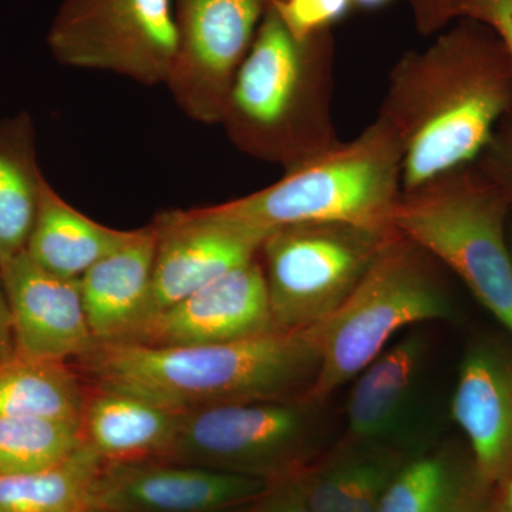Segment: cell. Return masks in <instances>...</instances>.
<instances>
[{
	"mask_svg": "<svg viewBox=\"0 0 512 512\" xmlns=\"http://www.w3.org/2000/svg\"><path fill=\"white\" fill-rule=\"evenodd\" d=\"M396 232L309 222L272 231L259 249L272 319L278 330L309 328L352 295L384 242Z\"/></svg>",
	"mask_w": 512,
	"mask_h": 512,
	"instance_id": "8",
	"label": "cell"
},
{
	"mask_svg": "<svg viewBox=\"0 0 512 512\" xmlns=\"http://www.w3.org/2000/svg\"><path fill=\"white\" fill-rule=\"evenodd\" d=\"M266 0H174L178 55L167 86L190 119L220 124Z\"/></svg>",
	"mask_w": 512,
	"mask_h": 512,
	"instance_id": "10",
	"label": "cell"
},
{
	"mask_svg": "<svg viewBox=\"0 0 512 512\" xmlns=\"http://www.w3.org/2000/svg\"><path fill=\"white\" fill-rule=\"evenodd\" d=\"M451 18L471 20L494 33L512 64V0H419L424 29L439 28Z\"/></svg>",
	"mask_w": 512,
	"mask_h": 512,
	"instance_id": "26",
	"label": "cell"
},
{
	"mask_svg": "<svg viewBox=\"0 0 512 512\" xmlns=\"http://www.w3.org/2000/svg\"><path fill=\"white\" fill-rule=\"evenodd\" d=\"M332 100L328 32L295 39L266 0L222 110L220 124L229 140L256 160L291 170L342 143Z\"/></svg>",
	"mask_w": 512,
	"mask_h": 512,
	"instance_id": "3",
	"label": "cell"
},
{
	"mask_svg": "<svg viewBox=\"0 0 512 512\" xmlns=\"http://www.w3.org/2000/svg\"><path fill=\"white\" fill-rule=\"evenodd\" d=\"M319 407L299 397L184 413L160 460L241 474L269 484L296 476L315 463Z\"/></svg>",
	"mask_w": 512,
	"mask_h": 512,
	"instance_id": "7",
	"label": "cell"
},
{
	"mask_svg": "<svg viewBox=\"0 0 512 512\" xmlns=\"http://www.w3.org/2000/svg\"><path fill=\"white\" fill-rule=\"evenodd\" d=\"M433 261L396 229L352 295L323 320L318 376L302 399L322 406L387 349L400 330L453 315Z\"/></svg>",
	"mask_w": 512,
	"mask_h": 512,
	"instance_id": "6",
	"label": "cell"
},
{
	"mask_svg": "<svg viewBox=\"0 0 512 512\" xmlns=\"http://www.w3.org/2000/svg\"><path fill=\"white\" fill-rule=\"evenodd\" d=\"M89 512H111V511L103 510V508L94 507L93 510H90Z\"/></svg>",
	"mask_w": 512,
	"mask_h": 512,
	"instance_id": "33",
	"label": "cell"
},
{
	"mask_svg": "<svg viewBox=\"0 0 512 512\" xmlns=\"http://www.w3.org/2000/svg\"><path fill=\"white\" fill-rule=\"evenodd\" d=\"M156 251L157 232L150 224L79 279L84 311L97 342H123L144 322Z\"/></svg>",
	"mask_w": 512,
	"mask_h": 512,
	"instance_id": "17",
	"label": "cell"
},
{
	"mask_svg": "<svg viewBox=\"0 0 512 512\" xmlns=\"http://www.w3.org/2000/svg\"><path fill=\"white\" fill-rule=\"evenodd\" d=\"M18 353L16 348L15 328L10 313L8 298L0 279V366L9 362Z\"/></svg>",
	"mask_w": 512,
	"mask_h": 512,
	"instance_id": "30",
	"label": "cell"
},
{
	"mask_svg": "<svg viewBox=\"0 0 512 512\" xmlns=\"http://www.w3.org/2000/svg\"><path fill=\"white\" fill-rule=\"evenodd\" d=\"M278 330L259 255L144 322L123 342L194 346L235 342Z\"/></svg>",
	"mask_w": 512,
	"mask_h": 512,
	"instance_id": "13",
	"label": "cell"
},
{
	"mask_svg": "<svg viewBox=\"0 0 512 512\" xmlns=\"http://www.w3.org/2000/svg\"><path fill=\"white\" fill-rule=\"evenodd\" d=\"M47 46L64 66L167 84L178 55L174 0H64Z\"/></svg>",
	"mask_w": 512,
	"mask_h": 512,
	"instance_id": "9",
	"label": "cell"
},
{
	"mask_svg": "<svg viewBox=\"0 0 512 512\" xmlns=\"http://www.w3.org/2000/svg\"><path fill=\"white\" fill-rule=\"evenodd\" d=\"M356 5L362 6V8L366 9H376L380 8V6L386 5L390 0H352Z\"/></svg>",
	"mask_w": 512,
	"mask_h": 512,
	"instance_id": "32",
	"label": "cell"
},
{
	"mask_svg": "<svg viewBox=\"0 0 512 512\" xmlns=\"http://www.w3.org/2000/svg\"><path fill=\"white\" fill-rule=\"evenodd\" d=\"M183 414L134 394L94 386L84 397L83 444L103 463L161 458L173 441Z\"/></svg>",
	"mask_w": 512,
	"mask_h": 512,
	"instance_id": "18",
	"label": "cell"
},
{
	"mask_svg": "<svg viewBox=\"0 0 512 512\" xmlns=\"http://www.w3.org/2000/svg\"><path fill=\"white\" fill-rule=\"evenodd\" d=\"M322 332L320 322L214 345L99 343L79 360L96 386L184 414L305 396L318 376Z\"/></svg>",
	"mask_w": 512,
	"mask_h": 512,
	"instance_id": "2",
	"label": "cell"
},
{
	"mask_svg": "<svg viewBox=\"0 0 512 512\" xmlns=\"http://www.w3.org/2000/svg\"><path fill=\"white\" fill-rule=\"evenodd\" d=\"M303 473L269 484L242 512H312Z\"/></svg>",
	"mask_w": 512,
	"mask_h": 512,
	"instance_id": "29",
	"label": "cell"
},
{
	"mask_svg": "<svg viewBox=\"0 0 512 512\" xmlns=\"http://www.w3.org/2000/svg\"><path fill=\"white\" fill-rule=\"evenodd\" d=\"M494 491L471 454L437 448L407 458L375 512H493Z\"/></svg>",
	"mask_w": 512,
	"mask_h": 512,
	"instance_id": "19",
	"label": "cell"
},
{
	"mask_svg": "<svg viewBox=\"0 0 512 512\" xmlns=\"http://www.w3.org/2000/svg\"><path fill=\"white\" fill-rule=\"evenodd\" d=\"M295 39L308 40L328 32L345 18L352 0H268Z\"/></svg>",
	"mask_w": 512,
	"mask_h": 512,
	"instance_id": "27",
	"label": "cell"
},
{
	"mask_svg": "<svg viewBox=\"0 0 512 512\" xmlns=\"http://www.w3.org/2000/svg\"><path fill=\"white\" fill-rule=\"evenodd\" d=\"M137 231H120L90 220L45 180L25 252L50 274L80 279L94 264L128 244Z\"/></svg>",
	"mask_w": 512,
	"mask_h": 512,
	"instance_id": "20",
	"label": "cell"
},
{
	"mask_svg": "<svg viewBox=\"0 0 512 512\" xmlns=\"http://www.w3.org/2000/svg\"><path fill=\"white\" fill-rule=\"evenodd\" d=\"M101 467L83 446L57 466L0 477V512H89Z\"/></svg>",
	"mask_w": 512,
	"mask_h": 512,
	"instance_id": "24",
	"label": "cell"
},
{
	"mask_svg": "<svg viewBox=\"0 0 512 512\" xmlns=\"http://www.w3.org/2000/svg\"><path fill=\"white\" fill-rule=\"evenodd\" d=\"M242 511H244V510H241V511H238V512H242Z\"/></svg>",
	"mask_w": 512,
	"mask_h": 512,
	"instance_id": "34",
	"label": "cell"
},
{
	"mask_svg": "<svg viewBox=\"0 0 512 512\" xmlns=\"http://www.w3.org/2000/svg\"><path fill=\"white\" fill-rule=\"evenodd\" d=\"M402 173V147L392 128L376 117L355 140L286 170L264 190L205 208L221 220L266 235L309 222L390 231Z\"/></svg>",
	"mask_w": 512,
	"mask_h": 512,
	"instance_id": "4",
	"label": "cell"
},
{
	"mask_svg": "<svg viewBox=\"0 0 512 512\" xmlns=\"http://www.w3.org/2000/svg\"><path fill=\"white\" fill-rule=\"evenodd\" d=\"M424 356L423 335L409 333L359 373L346 407V443L400 450L394 441L410 414Z\"/></svg>",
	"mask_w": 512,
	"mask_h": 512,
	"instance_id": "16",
	"label": "cell"
},
{
	"mask_svg": "<svg viewBox=\"0 0 512 512\" xmlns=\"http://www.w3.org/2000/svg\"><path fill=\"white\" fill-rule=\"evenodd\" d=\"M451 416L466 434L485 483L497 488L512 471V352L493 342L471 346L451 397Z\"/></svg>",
	"mask_w": 512,
	"mask_h": 512,
	"instance_id": "15",
	"label": "cell"
},
{
	"mask_svg": "<svg viewBox=\"0 0 512 512\" xmlns=\"http://www.w3.org/2000/svg\"><path fill=\"white\" fill-rule=\"evenodd\" d=\"M83 446L79 421L0 419V477L57 466Z\"/></svg>",
	"mask_w": 512,
	"mask_h": 512,
	"instance_id": "25",
	"label": "cell"
},
{
	"mask_svg": "<svg viewBox=\"0 0 512 512\" xmlns=\"http://www.w3.org/2000/svg\"><path fill=\"white\" fill-rule=\"evenodd\" d=\"M510 111L512 64L483 25L466 20L407 53L377 114L402 147V191L473 164Z\"/></svg>",
	"mask_w": 512,
	"mask_h": 512,
	"instance_id": "1",
	"label": "cell"
},
{
	"mask_svg": "<svg viewBox=\"0 0 512 512\" xmlns=\"http://www.w3.org/2000/svg\"><path fill=\"white\" fill-rule=\"evenodd\" d=\"M153 225L156 262L144 322L256 258L268 237L221 220L204 207L164 212Z\"/></svg>",
	"mask_w": 512,
	"mask_h": 512,
	"instance_id": "11",
	"label": "cell"
},
{
	"mask_svg": "<svg viewBox=\"0 0 512 512\" xmlns=\"http://www.w3.org/2000/svg\"><path fill=\"white\" fill-rule=\"evenodd\" d=\"M45 180L29 114L0 120V265L25 251Z\"/></svg>",
	"mask_w": 512,
	"mask_h": 512,
	"instance_id": "22",
	"label": "cell"
},
{
	"mask_svg": "<svg viewBox=\"0 0 512 512\" xmlns=\"http://www.w3.org/2000/svg\"><path fill=\"white\" fill-rule=\"evenodd\" d=\"M268 485L259 478L160 458L103 463L94 507L111 512H238Z\"/></svg>",
	"mask_w": 512,
	"mask_h": 512,
	"instance_id": "12",
	"label": "cell"
},
{
	"mask_svg": "<svg viewBox=\"0 0 512 512\" xmlns=\"http://www.w3.org/2000/svg\"><path fill=\"white\" fill-rule=\"evenodd\" d=\"M512 201L473 164L402 191L393 224L443 262L512 335V254L505 220Z\"/></svg>",
	"mask_w": 512,
	"mask_h": 512,
	"instance_id": "5",
	"label": "cell"
},
{
	"mask_svg": "<svg viewBox=\"0 0 512 512\" xmlns=\"http://www.w3.org/2000/svg\"><path fill=\"white\" fill-rule=\"evenodd\" d=\"M493 512H512V471L503 483L495 488Z\"/></svg>",
	"mask_w": 512,
	"mask_h": 512,
	"instance_id": "31",
	"label": "cell"
},
{
	"mask_svg": "<svg viewBox=\"0 0 512 512\" xmlns=\"http://www.w3.org/2000/svg\"><path fill=\"white\" fill-rule=\"evenodd\" d=\"M19 355L82 359L99 342L84 311L79 279L50 274L25 251L0 265Z\"/></svg>",
	"mask_w": 512,
	"mask_h": 512,
	"instance_id": "14",
	"label": "cell"
},
{
	"mask_svg": "<svg viewBox=\"0 0 512 512\" xmlns=\"http://www.w3.org/2000/svg\"><path fill=\"white\" fill-rule=\"evenodd\" d=\"M84 397L80 377L62 360L19 355L0 366V419L79 421Z\"/></svg>",
	"mask_w": 512,
	"mask_h": 512,
	"instance_id": "23",
	"label": "cell"
},
{
	"mask_svg": "<svg viewBox=\"0 0 512 512\" xmlns=\"http://www.w3.org/2000/svg\"><path fill=\"white\" fill-rule=\"evenodd\" d=\"M406 460L397 448L346 443L303 473L312 512H375Z\"/></svg>",
	"mask_w": 512,
	"mask_h": 512,
	"instance_id": "21",
	"label": "cell"
},
{
	"mask_svg": "<svg viewBox=\"0 0 512 512\" xmlns=\"http://www.w3.org/2000/svg\"><path fill=\"white\" fill-rule=\"evenodd\" d=\"M511 254H512V248H511Z\"/></svg>",
	"mask_w": 512,
	"mask_h": 512,
	"instance_id": "35",
	"label": "cell"
},
{
	"mask_svg": "<svg viewBox=\"0 0 512 512\" xmlns=\"http://www.w3.org/2000/svg\"><path fill=\"white\" fill-rule=\"evenodd\" d=\"M480 168L512 201V111L498 124L481 154Z\"/></svg>",
	"mask_w": 512,
	"mask_h": 512,
	"instance_id": "28",
	"label": "cell"
}]
</instances>
